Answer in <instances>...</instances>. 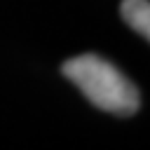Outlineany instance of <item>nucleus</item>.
<instances>
[{
	"label": "nucleus",
	"instance_id": "nucleus-2",
	"mask_svg": "<svg viewBox=\"0 0 150 150\" xmlns=\"http://www.w3.org/2000/svg\"><path fill=\"white\" fill-rule=\"evenodd\" d=\"M122 16L136 33L150 40V2L148 0H124Z\"/></svg>",
	"mask_w": 150,
	"mask_h": 150
},
{
	"label": "nucleus",
	"instance_id": "nucleus-1",
	"mask_svg": "<svg viewBox=\"0 0 150 150\" xmlns=\"http://www.w3.org/2000/svg\"><path fill=\"white\" fill-rule=\"evenodd\" d=\"M63 75L101 110L112 115H134L141 105L138 89L112 63L96 54H82L61 66Z\"/></svg>",
	"mask_w": 150,
	"mask_h": 150
}]
</instances>
